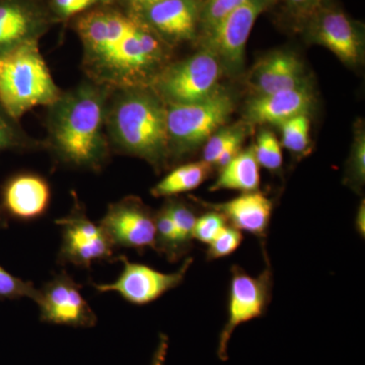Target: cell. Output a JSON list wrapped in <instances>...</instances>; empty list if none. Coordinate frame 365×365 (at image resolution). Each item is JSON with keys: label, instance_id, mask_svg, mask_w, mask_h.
<instances>
[{"label": "cell", "instance_id": "1", "mask_svg": "<svg viewBox=\"0 0 365 365\" xmlns=\"http://www.w3.org/2000/svg\"><path fill=\"white\" fill-rule=\"evenodd\" d=\"M86 78L111 91L150 86L170 63V46L139 16L112 9L76 21Z\"/></svg>", "mask_w": 365, "mask_h": 365}, {"label": "cell", "instance_id": "2", "mask_svg": "<svg viewBox=\"0 0 365 365\" xmlns=\"http://www.w3.org/2000/svg\"><path fill=\"white\" fill-rule=\"evenodd\" d=\"M113 91L90 79L60 97L48 108L44 148L55 162L71 169L100 173L111 157L106 130L108 103Z\"/></svg>", "mask_w": 365, "mask_h": 365}, {"label": "cell", "instance_id": "3", "mask_svg": "<svg viewBox=\"0 0 365 365\" xmlns=\"http://www.w3.org/2000/svg\"><path fill=\"white\" fill-rule=\"evenodd\" d=\"M106 130L117 153L141 158L158 172L170 165L167 105L150 86L113 91Z\"/></svg>", "mask_w": 365, "mask_h": 365}, {"label": "cell", "instance_id": "4", "mask_svg": "<svg viewBox=\"0 0 365 365\" xmlns=\"http://www.w3.org/2000/svg\"><path fill=\"white\" fill-rule=\"evenodd\" d=\"M40 51L39 41H26L0 51V105L20 120L34 108L49 107L61 95Z\"/></svg>", "mask_w": 365, "mask_h": 365}, {"label": "cell", "instance_id": "5", "mask_svg": "<svg viewBox=\"0 0 365 365\" xmlns=\"http://www.w3.org/2000/svg\"><path fill=\"white\" fill-rule=\"evenodd\" d=\"M234 98L220 90L200 102L167 105L170 162L179 160L205 143L227 123L235 111Z\"/></svg>", "mask_w": 365, "mask_h": 365}, {"label": "cell", "instance_id": "6", "mask_svg": "<svg viewBox=\"0 0 365 365\" xmlns=\"http://www.w3.org/2000/svg\"><path fill=\"white\" fill-rule=\"evenodd\" d=\"M222 73L220 60L203 48L192 56L167 64L150 86L165 105L200 102L218 90Z\"/></svg>", "mask_w": 365, "mask_h": 365}, {"label": "cell", "instance_id": "7", "mask_svg": "<svg viewBox=\"0 0 365 365\" xmlns=\"http://www.w3.org/2000/svg\"><path fill=\"white\" fill-rule=\"evenodd\" d=\"M71 196L73 204L68 215L55 220L61 230L58 263L91 269L95 263L118 261L115 247L104 230L88 218L76 192L72 191Z\"/></svg>", "mask_w": 365, "mask_h": 365}, {"label": "cell", "instance_id": "8", "mask_svg": "<svg viewBox=\"0 0 365 365\" xmlns=\"http://www.w3.org/2000/svg\"><path fill=\"white\" fill-rule=\"evenodd\" d=\"M230 273L227 323L218 340L217 355L222 361L228 359V343L235 329L263 317L272 299L273 274L268 261L265 269L256 277L237 265L232 266Z\"/></svg>", "mask_w": 365, "mask_h": 365}, {"label": "cell", "instance_id": "9", "mask_svg": "<svg viewBox=\"0 0 365 365\" xmlns=\"http://www.w3.org/2000/svg\"><path fill=\"white\" fill-rule=\"evenodd\" d=\"M123 269L116 280L111 283H93L100 294L115 292L129 304L145 306L175 289L186 278L194 259L189 257L176 272L163 273L143 263L129 261L126 256L118 257Z\"/></svg>", "mask_w": 365, "mask_h": 365}, {"label": "cell", "instance_id": "10", "mask_svg": "<svg viewBox=\"0 0 365 365\" xmlns=\"http://www.w3.org/2000/svg\"><path fill=\"white\" fill-rule=\"evenodd\" d=\"M275 0H251L237 7L204 33L203 48L210 50L230 73L244 66L245 50L257 19Z\"/></svg>", "mask_w": 365, "mask_h": 365}, {"label": "cell", "instance_id": "11", "mask_svg": "<svg viewBox=\"0 0 365 365\" xmlns=\"http://www.w3.org/2000/svg\"><path fill=\"white\" fill-rule=\"evenodd\" d=\"M98 225L116 248L155 250V212L140 198L127 196L108 206Z\"/></svg>", "mask_w": 365, "mask_h": 365}, {"label": "cell", "instance_id": "12", "mask_svg": "<svg viewBox=\"0 0 365 365\" xmlns=\"http://www.w3.org/2000/svg\"><path fill=\"white\" fill-rule=\"evenodd\" d=\"M81 288L66 271L55 274L39 289L36 304L40 309L41 322L73 328L97 325V314L81 294Z\"/></svg>", "mask_w": 365, "mask_h": 365}, {"label": "cell", "instance_id": "13", "mask_svg": "<svg viewBox=\"0 0 365 365\" xmlns=\"http://www.w3.org/2000/svg\"><path fill=\"white\" fill-rule=\"evenodd\" d=\"M307 36L316 44L330 50L346 64L356 66L364 54L361 26L340 9L327 6L306 24Z\"/></svg>", "mask_w": 365, "mask_h": 365}, {"label": "cell", "instance_id": "14", "mask_svg": "<svg viewBox=\"0 0 365 365\" xmlns=\"http://www.w3.org/2000/svg\"><path fill=\"white\" fill-rule=\"evenodd\" d=\"M0 199V209L7 220L35 222L50 207L51 186L44 177L36 173H19L4 182Z\"/></svg>", "mask_w": 365, "mask_h": 365}, {"label": "cell", "instance_id": "15", "mask_svg": "<svg viewBox=\"0 0 365 365\" xmlns=\"http://www.w3.org/2000/svg\"><path fill=\"white\" fill-rule=\"evenodd\" d=\"M139 18L170 46L195 38L200 9L197 0H163Z\"/></svg>", "mask_w": 365, "mask_h": 365}, {"label": "cell", "instance_id": "16", "mask_svg": "<svg viewBox=\"0 0 365 365\" xmlns=\"http://www.w3.org/2000/svg\"><path fill=\"white\" fill-rule=\"evenodd\" d=\"M314 104V96L309 86L276 91L264 96H254L247 104L245 116L249 124H271L279 126L283 122L309 114Z\"/></svg>", "mask_w": 365, "mask_h": 365}, {"label": "cell", "instance_id": "17", "mask_svg": "<svg viewBox=\"0 0 365 365\" xmlns=\"http://www.w3.org/2000/svg\"><path fill=\"white\" fill-rule=\"evenodd\" d=\"M249 85L255 96L307 86L304 64L294 53H271L254 66L250 74Z\"/></svg>", "mask_w": 365, "mask_h": 365}, {"label": "cell", "instance_id": "18", "mask_svg": "<svg viewBox=\"0 0 365 365\" xmlns=\"http://www.w3.org/2000/svg\"><path fill=\"white\" fill-rule=\"evenodd\" d=\"M48 24L44 11L28 0H0V51L39 41Z\"/></svg>", "mask_w": 365, "mask_h": 365}, {"label": "cell", "instance_id": "19", "mask_svg": "<svg viewBox=\"0 0 365 365\" xmlns=\"http://www.w3.org/2000/svg\"><path fill=\"white\" fill-rule=\"evenodd\" d=\"M204 207L217 211L225 216L228 225L249 232L255 237H264L267 235L273 212L272 200L260 193H242L227 202L210 204L201 202Z\"/></svg>", "mask_w": 365, "mask_h": 365}, {"label": "cell", "instance_id": "20", "mask_svg": "<svg viewBox=\"0 0 365 365\" xmlns=\"http://www.w3.org/2000/svg\"><path fill=\"white\" fill-rule=\"evenodd\" d=\"M260 165L257 160L253 146L241 153L220 170L217 179L209 191L232 190L242 193L258 191L260 187Z\"/></svg>", "mask_w": 365, "mask_h": 365}, {"label": "cell", "instance_id": "21", "mask_svg": "<svg viewBox=\"0 0 365 365\" xmlns=\"http://www.w3.org/2000/svg\"><path fill=\"white\" fill-rule=\"evenodd\" d=\"M212 168L204 160L179 165L151 189V195L155 198H172L179 194L193 191L207 180Z\"/></svg>", "mask_w": 365, "mask_h": 365}, {"label": "cell", "instance_id": "22", "mask_svg": "<svg viewBox=\"0 0 365 365\" xmlns=\"http://www.w3.org/2000/svg\"><path fill=\"white\" fill-rule=\"evenodd\" d=\"M44 148V141L29 135L18 120L0 105V151H31Z\"/></svg>", "mask_w": 365, "mask_h": 365}, {"label": "cell", "instance_id": "23", "mask_svg": "<svg viewBox=\"0 0 365 365\" xmlns=\"http://www.w3.org/2000/svg\"><path fill=\"white\" fill-rule=\"evenodd\" d=\"M155 250L172 263L179 261L185 256L180 247L174 222L163 205L155 212Z\"/></svg>", "mask_w": 365, "mask_h": 365}, {"label": "cell", "instance_id": "24", "mask_svg": "<svg viewBox=\"0 0 365 365\" xmlns=\"http://www.w3.org/2000/svg\"><path fill=\"white\" fill-rule=\"evenodd\" d=\"M163 206L167 209L174 222L180 247L182 253L186 255L191 249L192 241L194 240L193 232L197 220L195 211L188 203L180 199L169 198Z\"/></svg>", "mask_w": 365, "mask_h": 365}, {"label": "cell", "instance_id": "25", "mask_svg": "<svg viewBox=\"0 0 365 365\" xmlns=\"http://www.w3.org/2000/svg\"><path fill=\"white\" fill-rule=\"evenodd\" d=\"M282 140L281 144L295 157H304L311 146L309 118L307 114L299 115L279 125Z\"/></svg>", "mask_w": 365, "mask_h": 365}, {"label": "cell", "instance_id": "26", "mask_svg": "<svg viewBox=\"0 0 365 365\" xmlns=\"http://www.w3.org/2000/svg\"><path fill=\"white\" fill-rule=\"evenodd\" d=\"M346 184L359 192L365 182V134L364 127L356 128L351 153L346 165Z\"/></svg>", "mask_w": 365, "mask_h": 365}, {"label": "cell", "instance_id": "27", "mask_svg": "<svg viewBox=\"0 0 365 365\" xmlns=\"http://www.w3.org/2000/svg\"><path fill=\"white\" fill-rule=\"evenodd\" d=\"M281 143L273 132L263 130L253 146L255 155L260 167L270 172H277L282 167L283 155Z\"/></svg>", "mask_w": 365, "mask_h": 365}, {"label": "cell", "instance_id": "28", "mask_svg": "<svg viewBox=\"0 0 365 365\" xmlns=\"http://www.w3.org/2000/svg\"><path fill=\"white\" fill-rule=\"evenodd\" d=\"M248 125L249 123L237 124L216 131L209 137L204 145L202 160L213 167L215 160L228 144L239 136L247 135Z\"/></svg>", "mask_w": 365, "mask_h": 365}, {"label": "cell", "instance_id": "29", "mask_svg": "<svg viewBox=\"0 0 365 365\" xmlns=\"http://www.w3.org/2000/svg\"><path fill=\"white\" fill-rule=\"evenodd\" d=\"M39 289L31 281L16 277L0 265V299H20L24 297L37 302L39 299Z\"/></svg>", "mask_w": 365, "mask_h": 365}, {"label": "cell", "instance_id": "30", "mask_svg": "<svg viewBox=\"0 0 365 365\" xmlns=\"http://www.w3.org/2000/svg\"><path fill=\"white\" fill-rule=\"evenodd\" d=\"M242 239L244 237L241 230L227 225L208 245L206 258L208 261H212L230 256L241 246Z\"/></svg>", "mask_w": 365, "mask_h": 365}, {"label": "cell", "instance_id": "31", "mask_svg": "<svg viewBox=\"0 0 365 365\" xmlns=\"http://www.w3.org/2000/svg\"><path fill=\"white\" fill-rule=\"evenodd\" d=\"M251 0H206L200 9V23L204 33L208 32L235 9Z\"/></svg>", "mask_w": 365, "mask_h": 365}, {"label": "cell", "instance_id": "32", "mask_svg": "<svg viewBox=\"0 0 365 365\" xmlns=\"http://www.w3.org/2000/svg\"><path fill=\"white\" fill-rule=\"evenodd\" d=\"M227 225V220L222 213L210 209L208 212L197 216L193 239L204 245H209Z\"/></svg>", "mask_w": 365, "mask_h": 365}, {"label": "cell", "instance_id": "33", "mask_svg": "<svg viewBox=\"0 0 365 365\" xmlns=\"http://www.w3.org/2000/svg\"><path fill=\"white\" fill-rule=\"evenodd\" d=\"M288 14L297 24L306 26L322 9L328 6L329 0H284Z\"/></svg>", "mask_w": 365, "mask_h": 365}, {"label": "cell", "instance_id": "34", "mask_svg": "<svg viewBox=\"0 0 365 365\" xmlns=\"http://www.w3.org/2000/svg\"><path fill=\"white\" fill-rule=\"evenodd\" d=\"M98 2V0H52V6L59 16L69 19L90 11Z\"/></svg>", "mask_w": 365, "mask_h": 365}, {"label": "cell", "instance_id": "35", "mask_svg": "<svg viewBox=\"0 0 365 365\" xmlns=\"http://www.w3.org/2000/svg\"><path fill=\"white\" fill-rule=\"evenodd\" d=\"M168 350H169V337L165 334H160L150 365H165Z\"/></svg>", "mask_w": 365, "mask_h": 365}, {"label": "cell", "instance_id": "36", "mask_svg": "<svg viewBox=\"0 0 365 365\" xmlns=\"http://www.w3.org/2000/svg\"><path fill=\"white\" fill-rule=\"evenodd\" d=\"M160 1L163 0H126L129 14L136 16H140L146 9Z\"/></svg>", "mask_w": 365, "mask_h": 365}, {"label": "cell", "instance_id": "37", "mask_svg": "<svg viewBox=\"0 0 365 365\" xmlns=\"http://www.w3.org/2000/svg\"><path fill=\"white\" fill-rule=\"evenodd\" d=\"M355 228L359 232L360 237H364L365 235V202L362 200L360 203L359 209H357L356 220H355Z\"/></svg>", "mask_w": 365, "mask_h": 365}, {"label": "cell", "instance_id": "38", "mask_svg": "<svg viewBox=\"0 0 365 365\" xmlns=\"http://www.w3.org/2000/svg\"><path fill=\"white\" fill-rule=\"evenodd\" d=\"M7 227V217L0 209V230Z\"/></svg>", "mask_w": 365, "mask_h": 365}, {"label": "cell", "instance_id": "39", "mask_svg": "<svg viewBox=\"0 0 365 365\" xmlns=\"http://www.w3.org/2000/svg\"><path fill=\"white\" fill-rule=\"evenodd\" d=\"M98 2H102L104 4H111L113 2L116 1V0H98Z\"/></svg>", "mask_w": 365, "mask_h": 365}, {"label": "cell", "instance_id": "40", "mask_svg": "<svg viewBox=\"0 0 365 365\" xmlns=\"http://www.w3.org/2000/svg\"><path fill=\"white\" fill-rule=\"evenodd\" d=\"M28 1H31V0H28Z\"/></svg>", "mask_w": 365, "mask_h": 365}]
</instances>
